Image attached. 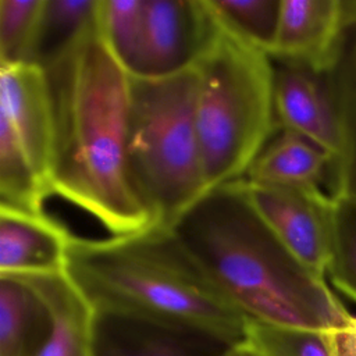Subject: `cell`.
Segmentation results:
<instances>
[{
  "label": "cell",
  "mask_w": 356,
  "mask_h": 356,
  "mask_svg": "<svg viewBox=\"0 0 356 356\" xmlns=\"http://www.w3.org/2000/svg\"><path fill=\"white\" fill-rule=\"evenodd\" d=\"M43 71L54 117L50 192L90 214L111 236L153 227L128 165L131 76L97 28Z\"/></svg>",
  "instance_id": "obj_1"
},
{
  "label": "cell",
  "mask_w": 356,
  "mask_h": 356,
  "mask_svg": "<svg viewBox=\"0 0 356 356\" xmlns=\"http://www.w3.org/2000/svg\"><path fill=\"white\" fill-rule=\"evenodd\" d=\"M220 295L246 318L328 332L350 313L249 202L242 179L220 185L171 228Z\"/></svg>",
  "instance_id": "obj_2"
},
{
  "label": "cell",
  "mask_w": 356,
  "mask_h": 356,
  "mask_svg": "<svg viewBox=\"0 0 356 356\" xmlns=\"http://www.w3.org/2000/svg\"><path fill=\"white\" fill-rule=\"evenodd\" d=\"M65 273L99 318L207 337L243 339L246 317L216 289L171 228L102 239L71 238Z\"/></svg>",
  "instance_id": "obj_3"
},
{
  "label": "cell",
  "mask_w": 356,
  "mask_h": 356,
  "mask_svg": "<svg viewBox=\"0 0 356 356\" xmlns=\"http://www.w3.org/2000/svg\"><path fill=\"white\" fill-rule=\"evenodd\" d=\"M199 70L131 78L128 165L154 225L172 228L207 192L196 125Z\"/></svg>",
  "instance_id": "obj_4"
},
{
  "label": "cell",
  "mask_w": 356,
  "mask_h": 356,
  "mask_svg": "<svg viewBox=\"0 0 356 356\" xmlns=\"http://www.w3.org/2000/svg\"><path fill=\"white\" fill-rule=\"evenodd\" d=\"M196 125L209 191L242 179L278 131L273 58L221 32L197 65Z\"/></svg>",
  "instance_id": "obj_5"
},
{
  "label": "cell",
  "mask_w": 356,
  "mask_h": 356,
  "mask_svg": "<svg viewBox=\"0 0 356 356\" xmlns=\"http://www.w3.org/2000/svg\"><path fill=\"white\" fill-rule=\"evenodd\" d=\"M246 196L280 241L325 277L334 232V199L317 185H261L242 179Z\"/></svg>",
  "instance_id": "obj_6"
},
{
  "label": "cell",
  "mask_w": 356,
  "mask_h": 356,
  "mask_svg": "<svg viewBox=\"0 0 356 356\" xmlns=\"http://www.w3.org/2000/svg\"><path fill=\"white\" fill-rule=\"evenodd\" d=\"M221 32L207 0H145V36L135 76L159 79L196 68Z\"/></svg>",
  "instance_id": "obj_7"
},
{
  "label": "cell",
  "mask_w": 356,
  "mask_h": 356,
  "mask_svg": "<svg viewBox=\"0 0 356 356\" xmlns=\"http://www.w3.org/2000/svg\"><path fill=\"white\" fill-rule=\"evenodd\" d=\"M355 26L356 0H282L270 57L327 75L341 61Z\"/></svg>",
  "instance_id": "obj_8"
},
{
  "label": "cell",
  "mask_w": 356,
  "mask_h": 356,
  "mask_svg": "<svg viewBox=\"0 0 356 356\" xmlns=\"http://www.w3.org/2000/svg\"><path fill=\"white\" fill-rule=\"evenodd\" d=\"M0 118L8 122L50 191L54 117L47 78L40 67H0Z\"/></svg>",
  "instance_id": "obj_9"
},
{
  "label": "cell",
  "mask_w": 356,
  "mask_h": 356,
  "mask_svg": "<svg viewBox=\"0 0 356 356\" xmlns=\"http://www.w3.org/2000/svg\"><path fill=\"white\" fill-rule=\"evenodd\" d=\"M13 277L35 292L47 313V331L29 356H99V316L67 273Z\"/></svg>",
  "instance_id": "obj_10"
},
{
  "label": "cell",
  "mask_w": 356,
  "mask_h": 356,
  "mask_svg": "<svg viewBox=\"0 0 356 356\" xmlns=\"http://www.w3.org/2000/svg\"><path fill=\"white\" fill-rule=\"evenodd\" d=\"M274 104L278 129H286L309 139L334 160L339 149V134L325 75L292 64L274 61Z\"/></svg>",
  "instance_id": "obj_11"
},
{
  "label": "cell",
  "mask_w": 356,
  "mask_h": 356,
  "mask_svg": "<svg viewBox=\"0 0 356 356\" xmlns=\"http://www.w3.org/2000/svg\"><path fill=\"white\" fill-rule=\"evenodd\" d=\"M71 238L47 214L0 207V275L65 273Z\"/></svg>",
  "instance_id": "obj_12"
},
{
  "label": "cell",
  "mask_w": 356,
  "mask_h": 356,
  "mask_svg": "<svg viewBox=\"0 0 356 356\" xmlns=\"http://www.w3.org/2000/svg\"><path fill=\"white\" fill-rule=\"evenodd\" d=\"M331 161V156L316 143L295 132L278 129L242 179L261 185L318 186Z\"/></svg>",
  "instance_id": "obj_13"
},
{
  "label": "cell",
  "mask_w": 356,
  "mask_h": 356,
  "mask_svg": "<svg viewBox=\"0 0 356 356\" xmlns=\"http://www.w3.org/2000/svg\"><path fill=\"white\" fill-rule=\"evenodd\" d=\"M325 79L339 134V149L330 167V195L356 200V38Z\"/></svg>",
  "instance_id": "obj_14"
},
{
  "label": "cell",
  "mask_w": 356,
  "mask_h": 356,
  "mask_svg": "<svg viewBox=\"0 0 356 356\" xmlns=\"http://www.w3.org/2000/svg\"><path fill=\"white\" fill-rule=\"evenodd\" d=\"M97 0H44L31 64L46 70L96 26Z\"/></svg>",
  "instance_id": "obj_15"
},
{
  "label": "cell",
  "mask_w": 356,
  "mask_h": 356,
  "mask_svg": "<svg viewBox=\"0 0 356 356\" xmlns=\"http://www.w3.org/2000/svg\"><path fill=\"white\" fill-rule=\"evenodd\" d=\"M47 313L35 292L0 275V356H29L47 331Z\"/></svg>",
  "instance_id": "obj_16"
},
{
  "label": "cell",
  "mask_w": 356,
  "mask_h": 356,
  "mask_svg": "<svg viewBox=\"0 0 356 356\" xmlns=\"http://www.w3.org/2000/svg\"><path fill=\"white\" fill-rule=\"evenodd\" d=\"M49 195L17 135L0 118V207L42 216Z\"/></svg>",
  "instance_id": "obj_17"
},
{
  "label": "cell",
  "mask_w": 356,
  "mask_h": 356,
  "mask_svg": "<svg viewBox=\"0 0 356 356\" xmlns=\"http://www.w3.org/2000/svg\"><path fill=\"white\" fill-rule=\"evenodd\" d=\"M97 33L121 68L135 76L145 36V0H97Z\"/></svg>",
  "instance_id": "obj_18"
},
{
  "label": "cell",
  "mask_w": 356,
  "mask_h": 356,
  "mask_svg": "<svg viewBox=\"0 0 356 356\" xmlns=\"http://www.w3.org/2000/svg\"><path fill=\"white\" fill-rule=\"evenodd\" d=\"M220 26L236 40L271 54L282 0H207Z\"/></svg>",
  "instance_id": "obj_19"
},
{
  "label": "cell",
  "mask_w": 356,
  "mask_h": 356,
  "mask_svg": "<svg viewBox=\"0 0 356 356\" xmlns=\"http://www.w3.org/2000/svg\"><path fill=\"white\" fill-rule=\"evenodd\" d=\"M243 341L261 356H332L328 332L246 318Z\"/></svg>",
  "instance_id": "obj_20"
},
{
  "label": "cell",
  "mask_w": 356,
  "mask_h": 356,
  "mask_svg": "<svg viewBox=\"0 0 356 356\" xmlns=\"http://www.w3.org/2000/svg\"><path fill=\"white\" fill-rule=\"evenodd\" d=\"M44 0H0V67L31 64Z\"/></svg>",
  "instance_id": "obj_21"
},
{
  "label": "cell",
  "mask_w": 356,
  "mask_h": 356,
  "mask_svg": "<svg viewBox=\"0 0 356 356\" xmlns=\"http://www.w3.org/2000/svg\"><path fill=\"white\" fill-rule=\"evenodd\" d=\"M334 199V232L325 277L356 302V200Z\"/></svg>",
  "instance_id": "obj_22"
},
{
  "label": "cell",
  "mask_w": 356,
  "mask_h": 356,
  "mask_svg": "<svg viewBox=\"0 0 356 356\" xmlns=\"http://www.w3.org/2000/svg\"><path fill=\"white\" fill-rule=\"evenodd\" d=\"M332 356H356V317L350 314L346 324L328 331Z\"/></svg>",
  "instance_id": "obj_23"
},
{
  "label": "cell",
  "mask_w": 356,
  "mask_h": 356,
  "mask_svg": "<svg viewBox=\"0 0 356 356\" xmlns=\"http://www.w3.org/2000/svg\"><path fill=\"white\" fill-rule=\"evenodd\" d=\"M107 356H185V353L172 342L152 339L134 350H110Z\"/></svg>",
  "instance_id": "obj_24"
},
{
  "label": "cell",
  "mask_w": 356,
  "mask_h": 356,
  "mask_svg": "<svg viewBox=\"0 0 356 356\" xmlns=\"http://www.w3.org/2000/svg\"><path fill=\"white\" fill-rule=\"evenodd\" d=\"M220 356H261L256 349H253L246 341H239L227 346V349Z\"/></svg>",
  "instance_id": "obj_25"
}]
</instances>
